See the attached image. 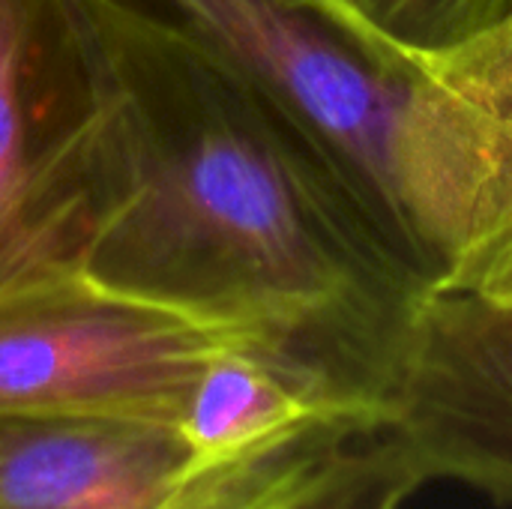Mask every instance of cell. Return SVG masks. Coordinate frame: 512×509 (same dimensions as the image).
<instances>
[{
    "mask_svg": "<svg viewBox=\"0 0 512 509\" xmlns=\"http://www.w3.org/2000/svg\"><path fill=\"white\" fill-rule=\"evenodd\" d=\"M378 432L426 483L512 504V306L480 294L420 303Z\"/></svg>",
    "mask_w": 512,
    "mask_h": 509,
    "instance_id": "5",
    "label": "cell"
},
{
    "mask_svg": "<svg viewBox=\"0 0 512 509\" xmlns=\"http://www.w3.org/2000/svg\"><path fill=\"white\" fill-rule=\"evenodd\" d=\"M453 90L512 120V15L474 45L429 63Z\"/></svg>",
    "mask_w": 512,
    "mask_h": 509,
    "instance_id": "11",
    "label": "cell"
},
{
    "mask_svg": "<svg viewBox=\"0 0 512 509\" xmlns=\"http://www.w3.org/2000/svg\"><path fill=\"white\" fill-rule=\"evenodd\" d=\"M177 429L198 471L318 432L375 435L312 375L249 342H231L207 360L186 393Z\"/></svg>",
    "mask_w": 512,
    "mask_h": 509,
    "instance_id": "7",
    "label": "cell"
},
{
    "mask_svg": "<svg viewBox=\"0 0 512 509\" xmlns=\"http://www.w3.org/2000/svg\"><path fill=\"white\" fill-rule=\"evenodd\" d=\"M135 177L129 90L90 0H0V300L78 273Z\"/></svg>",
    "mask_w": 512,
    "mask_h": 509,
    "instance_id": "3",
    "label": "cell"
},
{
    "mask_svg": "<svg viewBox=\"0 0 512 509\" xmlns=\"http://www.w3.org/2000/svg\"><path fill=\"white\" fill-rule=\"evenodd\" d=\"M90 3L129 90L135 177L81 273L234 330L378 432L426 297L276 108L174 33Z\"/></svg>",
    "mask_w": 512,
    "mask_h": 509,
    "instance_id": "1",
    "label": "cell"
},
{
    "mask_svg": "<svg viewBox=\"0 0 512 509\" xmlns=\"http://www.w3.org/2000/svg\"><path fill=\"white\" fill-rule=\"evenodd\" d=\"M345 21L381 45L420 60L438 63L512 15V0H324Z\"/></svg>",
    "mask_w": 512,
    "mask_h": 509,
    "instance_id": "9",
    "label": "cell"
},
{
    "mask_svg": "<svg viewBox=\"0 0 512 509\" xmlns=\"http://www.w3.org/2000/svg\"><path fill=\"white\" fill-rule=\"evenodd\" d=\"M420 486L426 480L402 447L375 432L345 444L285 509H402Z\"/></svg>",
    "mask_w": 512,
    "mask_h": 509,
    "instance_id": "10",
    "label": "cell"
},
{
    "mask_svg": "<svg viewBox=\"0 0 512 509\" xmlns=\"http://www.w3.org/2000/svg\"><path fill=\"white\" fill-rule=\"evenodd\" d=\"M351 441V435L318 432L225 462L189 480L159 509H285Z\"/></svg>",
    "mask_w": 512,
    "mask_h": 509,
    "instance_id": "8",
    "label": "cell"
},
{
    "mask_svg": "<svg viewBox=\"0 0 512 509\" xmlns=\"http://www.w3.org/2000/svg\"><path fill=\"white\" fill-rule=\"evenodd\" d=\"M216 60L324 159L423 297L512 306V120L324 0H96Z\"/></svg>",
    "mask_w": 512,
    "mask_h": 509,
    "instance_id": "2",
    "label": "cell"
},
{
    "mask_svg": "<svg viewBox=\"0 0 512 509\" xmlns=\"http://www.w3.org/2000/svg\"><path fill=\"white\" fill-rule=\"evenodd\" d=\"M228 327L66 273L0 300V417L177 423Z\"/></svg>",
    "mask_w": 512,
    "mask_h": 509,
    "instance_id": "4",
    "label": "cell"
},
{
    "mask_svg": "<svg viewBox=\"0 0 512 509\" xmlns=\"http://www.w3.org/2000/svg\"><path fill=\"white\" fill-rule=\"evenodd\" d=\"M198 465L141 417H0V509H159Z\"/></svg>",
    "mask_w": 512,
    "mask_h": 509,
    "instance_id": "6",
    "label": "cell"
}]
</instances>
